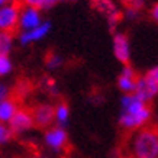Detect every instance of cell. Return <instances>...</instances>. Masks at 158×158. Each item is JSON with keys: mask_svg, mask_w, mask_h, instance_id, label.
Instances as JSON below:
<instances>
[{"mask_svg": "<svg viewBox=\"0 0 158 158\" xmlns=\"http://www.w3.org/2000/svg\"><path fill=\"white\" fill-rule=\"evenodd\" d=\"M152 116V110L148 102L141 99L135 93L123 94L120 99L119 125L123 129L136 131L144 128Z\"/></svg>", "mask_w": 158, "mask_h": 158, "instance_id": "cell-1", "label": "cell"}, {"mask_svg": "<svg viewBox=\"0 0 158 158\" xmlns=\"http://www.w3.org/2000/svg\"><path fill=\"white\" fill-rule=\"evenodd\" d=\"M134 158H158V132L154 129H139L131 141Z\"/></svg>", "mask_w": 158, "mask_h": 158, "instance_id": "cell-2", "label": "cell"}, {"mask_svg": "<svg viewBox=\"0 0 158 158\" xmlns=\"http://www.w3.org/2000/svg\"><path fill=\"white\" fill-rule=\"evenodd\" d=\"M44 144L52 152H61L68 144V134L62 126H51L44 134Z\"/></svg>", "mask_w": 158, "mask_h": 158, "instance_id": "cell-3", "label": "cell"}, {"mask_svg": "<svg viewBox=\"0 0 158 158\" xmlns=\"http://www.w3.org/2000/svg\"><path fill=\"white\" fill-rule=\"evenodd\" d=\"M20 7L15 2L6 3L0 7V32H13L18 28Z\"/></svg>", "mask_w": 158, "mask_h": 158, "instance_id": "cell-4", "label": "cell"}, {"mask_svg": "<svg viewBox=\"0 0 158 158\" xmlns=\"http://www.w3.org/2000/svg\"><path fill=\"white\" fill-rule=\"evenodd\" d=\"M9 129L12 134L15 135H20V134H26L35 126L34 122V116L32 112H29L26 109H18L16 113L13 115V118L9 120Z\"/></svg>", "mask_w": 158, "mask_h": 158, "instance_id": "cell-5", "label": "cell"}, {"mask_svg": "<svg viewBox=\"0 0 158 158\" xmlns=\"http://www.w3.org/2000/svg\"><path fill=\"white\" fill-rule=\"evenodd\" d=\"M112 48H113V55L119 62L122 64H129L131 61V42L129 38L125 34L113 35V41H112Z\"/></svg>", "mask_w": 158, "mask_h": 158, "instance_id": "cell-6", "label": "cell"}, {"mask_svg": "<svg viewBox=\"0 0 158 158\" xmlns=\"http://www.w3.org/2000/svg\"><path fill=\"white\" fill-rule=\"evenodd\" d=\"M42 22L44 20H42V15H41V9H38V7H29V6H25V7L20 9L18 26L22 31L34 29L38 25L42 23Z\"/></svg>", "mask_w": 158, "mask_h": 158, "instance_id": "cell-7", "label": "cell"}, {"mask_svg": "<svg viewBox=\"0 0 158 158\" xmlns=\"http://www.w3.org/2000/svg\"><path fill=\"white\" fill-rule=\"evenodd\" d=\"M49 32H51V23L49 22H42L34 29L22 31V34L19 35V44L26 47V45H31V44L39 42V41L47 38Z\"/></svg>", "mask_w": 158, "mask_h": 158, "instance_id": "cell-8", "label": "cell"}, {"mask_svg": "<svg viewBox=\"0 0 158 158\" xmlns=\"http://www.w3.org/2000/svg\"><path fill=\"white\" fill-rule=\"evenodd\" d=\"M136 80H138V74L129 64H125L122 68L119 77H118V87L120 91H123L125 94L128 93H134L135 87H136Z\"/></svg>", "mask_w": 158, "mask_h": 158, "instance_id": "cell-9", "label": "cell"}, {"mask_svg": "<svg viewBox=\"0 0 158 158\" xmlns=\"http://www.w3.org/2000/svg\"><path fill=\"white\" fill-rule=\"evenodd\" d=\"M34 116V122L39 128H48L54 123V106L42 103V105L36 106L32 112Z\"/></svg>", "mask_w": 158, "mask_h": 158, "instance_id": "cell-10", "label": "cell"}, {"mask_svg": "<svg viewBox=\"0 0 158 158\" xmlns=\"http://www.w3.org/2000/svg\"><path fill=\"white\" fill-rule=\"evenodd\" d=\"M93 5L96 6V9L106 16V19L109 20L110 25H115L120 18V12L116 7V5L112 0H93Z\"/></svg>", "mask_w": 158, "mask_h": 158, "instance_id": "cell-11", "label": "cell"}, {"mask_svg": "<svg viewBox=\"0 0 158 158\" xmlns=\"http://www.w3.org/2000/svg\"><path fill=\"white\" fill-rule=\"evenodd\" d=\"M18 109H19V107H18V103H16L13 99H10V97L5 99L3 102H0V122H3V123L7 125Z\"/></svg>", "mask_w": 158, "mask_h": 158, "instance_id": "cell-12", "label": "cell"}, {"mask_svg": "<svg viewBox=\"0 0 158 158\" xmlns=\"http://www.w3.org/2000/svg\"><path fill=\"white\" fill-rule=\"evenodd\" d=\"M70 107L67 103H60L54 107V122L57 123V126H62L65 128L67 123L70 122Z\"/></svg>", "mask_w": 158, "mask_h": 158, "instance_id": "cell-13", "label": "cell"}, {"mask_svg": "<svg viewBox=\"0 0 158 158\" xmlns=\"http://www.w3.org/2000/svg\"><path fill=\"white\" fill-rule=\"evenodd\" d=\"M13 35L12 32H0V54L9 55L13 49Z\"/></svg>", "mask_w": 158, "mask_h": 158, "instance_id": "cell-14", "label": "cell"}, {"mask_svg": "<svg viewBox=\"0 0 158 158\" xmlns=\"http://www.w3.org/2000/svg\"><path fill=\"white\" fill-rule=\"evenodd\" d=\"M12 71H13V62L10 57L6 54H0V77L9 76Z\"/></svg>", "mask_w": 158, "mask_h": 158, "instance_id": "cell-15", "label": "cell"}, {"mask_svg": "<svg viewBox=\"0 0 158 158\" xmlns=\"http://www.w3.org/2000/svg\"><path fill=\"white\" fill-rule=\"evenodd\" d=\"M62 62H64V60L58 54H49L47 57V67L49 70H58L62 65Z\"/></svg>", "mask_w": 158, "mask_h": 158, "instance_id": "cell-16", "label": "cell"}, {"mask_svg": "<svg viewBox=\"0 0 158 158\" xmlns=\"http://www.w3.org/2000/svg\"><path fill=\"white\" fill-rule=\"evenodd\" d=\"M12 132H10L9 126L3 122H0V145H5L6 142H9L12 138Z\"/></svg>", "mask_w": 158, "mask_h": 158, "instance_id": "cell-17", "label": "cell"}, {"mask_svg": "<svg viewBox=\"0 0 158 158\" xmlns=\"http://www.w3.org/2000/svg\"><path fill=\"white\" fill-rule=\"evenodd\" d=\"M145 77L158 89V65H155V67H152L151 70H148L147 74H145Z\"/></svg>", "mask_w": 158, "mask_h": 158, "instance_id": "cell-18", "label": "cell"}, {"mask_svg": "<svg viewBox=\"0 0 158 158\" xmlns=\"http://www.w3.org/2000/svg\"><path fill=\"white\" fill-rule=\"evenodd\" d=\"M10 94V89L7 87V84H5L3 81H0V102H3L5 99H7Z\"/></svg>", "mask_w": 158, "mask_h": 158, "instance_id": "cell-19", "label": "cell"}, {"mask_svg": "<svg viewBox=\"0 0 158 158\" xmlns=\"http://www.w3.org/2000/svg\"><path fill=\"white\" fill-rule=\"evenodd\" d=\"M42 2L44 0H22V3H23L25 6H29V7H38V9H41Z\"/></svg>", "mask_w": 158, "mask_h": 158, "instance_id": "cell-20", "label": "cell"}, {"mask_svg": "<svg viewBox=\"0 0 158 158\" xmlns=\"http://www.w3.org/2000/svg\"><path fill=\"white\" fill-rule=\"evenodd\" d=\"M125 15H126V18H129V19H135V18H138L139 10H136V9H134V7L128 6V7H126V12H125Z\"/></svg>", "mask_w": 158, "mask_h": 158, "instance_id": "cell-21", "label": "cell"}, {"mask_svg": "<svg viewBox=\"0 0 158 158\" xmlns=\"http://www.w3.org/2000/svg\"><path fill=\"white\" fill-rule=\"evenodd\" d=\"M58 3V0H44L42 2V6H41V9L44 10H49V9H52L54 6Z\"/></svg>", "mask_w": 158, "mask_h": 158, "instance_id": "cell-22", "label": "cell"}, {"mask_svg": "<svg viewBox=\"0 0 158 158\" xmlns=\"http://www.w3.org/2000/svg\"><path fill=\"white\" fill-rule=\"evenodd\" d=\"M151 18L158 23V3H155L152 6V9H151Z\"/></svg>", "mask_w": 158, "mask_h": 158, "instance_id": "cell-23", "label": "cell"}, {"mask_svg": "<svg viewBox=\"0 0 158 158\" xmlns=\"http://www.w3.org/2000/svg\"><path fill=\"white\" fill-rule=\"evenodd\" d=\"M10 0H0V7H3V6L6 5V3H9Z\"/></svg>", "mask_w": 158, "mask_h": 158, "instance_id": "cell-24", "label": "cell"}, {"mask_svg": "<svg viewBox=\"0 0 158 158\" xmlns=\"http://www.w3.org/2000/svg\"><path fill=\"white\" fill-rule=\"evenodd\" d=\"M118 2L123 3V5H129V3H131V0H118Z\"/></svg>", "mask_w": 158, "mask_h": 158, "instance_id": "cell-25", "label": "cell"}, {"mask_svg": "<svg viewBox=\"0 0 158 158\" xmlns=\"http://www.w3.org/2000/svg\"><path fill=\"white\" fill-rule=\"evenodd\" d=\"M58 2H67V0H58Z\"/></svg>", "mask_w": 158, "mask_h": 158, "instance_id": "cell-26", "label": "cell"}, {"mask_svg": "<svg viewBox=\"0 0 158 158\" xmlns=\"http://www.w3.org/2000/svg\"><path fill=\"white\" fill-rule=\"evenodd\" d=\"M38 158H42V157H38Z\"/></svg>", "mask_w": 158, "mask_h": 158, "instance_id": "cell-27", "label": "cell"}]
</instances>
